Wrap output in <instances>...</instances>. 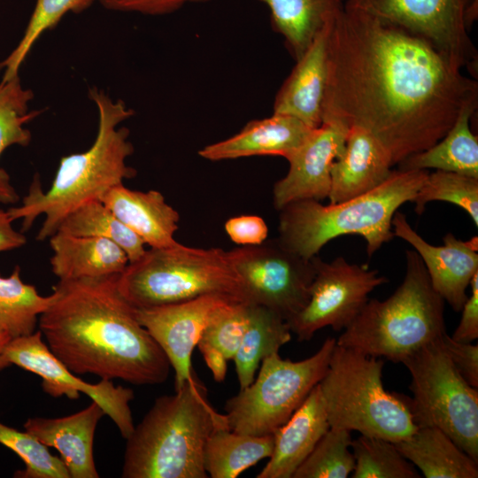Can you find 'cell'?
Wrapping results in <instances>:
<instances>
[{
  "mask_svg": "<svg viewBox=\"0 0 478 478\" xmlns=\"http://www.w3.org/2000/svg\"><path fill=\"white\" fill-rule=\"evenodd\" d=\"M473 102L477 81L425 39L346 6L332 25L322 121L366 129L393 166L437 143Z\"/></svg>",
  "mask_w": 478,
  "mask_h": 478,
  "instance_id": "6da1fadb",
  "label": "cell"
},
{
  "mask_svg": "<svg viewBox=\"0 0 478 478\" xmlns=\"http://www.w3.org/2000/svg\"><path fill=\"white\" fill-rule=\"evenodd\" d=\"M119 274L58 280L40 315L51 352L73 374L135 385L165 382L171 365L121 294Z\"/></svg>",
  "mask_w": 478,
  "mask_h": 478,
  "instance_id": "7a4b0ae2",
  "label": "cell"
},
{
  "mask_svg": "<svg viewBox=\"0 0 478 478\" xmlns=\"http://www.w3.org/2000/svg\"><path fill=\"white\" fill-rule=\"evenodd\" d=\"M89 97L98 112V128L93 144L83 152L61 158L46 192L35 176L22 204L7 210L12 221L22 220V232L43 214L45 219L36 236L39 241L54 235L73 210L89 201L100 200L110 189L136 174L126 163L134 152L128 141L129 130L119 127L134 115V111L122 100H113L96 87L89 89Z\"/></svg>",
  "mask_w": 478,
  "mask_h": 478,
  "instance_id": "3957f363",
  "label": "cell"
},
{
  "mask_svg": "<svg viewBox=\"0 0 478 478\" xmlns=\"http://www.w3.org/2000/svg\"><path fill=\"white\" fill-rule=\"evenodd\" d=\"M227 424L195 377L158 397L126 439L123 478H206L204 450L212 432Z\"/></svg>",
  "mask_w": 478,
  "mask_h": 478,
  "instance_id": "277c9868",
  "label": "cell"
},
{
  "mask_svg": "<svg viewBox=\"0 0 478 478\" xmlns=\"http://www.w3.org/2000/svg\"><path fill=\"white\" fill-rule=\"evenodd\" d=\"M428 170H393L381 185L349 200L324 205L315 199L289 203L278 212L279 240L305 259H311L329 241L358 235L372 257L393 239L392 219L398 208L413 202Z\"/></svg>",
  "mask_w": 478,
  "mask_h": 478,
  "instance_id": "5b68a950",
  "label": "cell"
},
{
  "mask_svg": "<svg viewBox=\"0 0 478 478\" xmlns=\"http://www.w3.org/2000/svg\"><path fill=\"white\" fill-rule=\"evenodd\" d=\"M405 258L402 283L385 300L368 299L339 335L337 345L402 363L446 333L444 300L433 289L419 254L406 251Z\"/></svg>",
  "mask_w": 478,
  "mask_h": 478,
  "instance_id": "8992f818",
  "label": "cell"
},
{
  "mask_svg": "<svg viewBox=\"0 0 478 478\" xmlns=\"http://www.w3.org/2000/svg\"><path fill=\"white\" fill-rule=\"evenodd\" d=\"M118 287L136 308L220 295L246 302L243 281L228 252L193 248L179 243L150 248L119 274Z\"/></svg>",
  "mask_w": 478,
  "mask_h": 478,
  "instance_id": "52a82bcc",
  "label": "cell"
},
{
  "mask_svg": "<svg viewBox=\"0 0 478 478\" xmlns=\"http://www.w3.org/2000/svg\"><path fill=\"white\" fill-rule=\"evenodd\" d=\"M382 368L377 358L335 343L319 382L330 428L393 443L417 429L403 396L384 389Z\"/></svg>",
  "mask_w": 478,
  "mask_h": 478,
  "instance_id": "ba28073f",
  "label": "cell"
},
{
  "mask_svg": "<svg viewBox=\"0 0 478 478\" xmlns=\"http://www.w3.org/2000/svg\"><path fill=\"white\" fill-rule=\"evenodd\" d=\"M442 336L403 360L413 395L403 399L417 428L441 429L478 462V390L457 371Z\"/></svg>",
  "mask_w": 478,
  "mask_h": 478,
  "instance_id": "9c48e42d",
  "label": "cell"
},
{
  "mask_svg": "<svg viewBox=\"0 0 478 478\" xmlns=\"http://www.w3.org/2000/svg\"><path fill=\"white\" fill-rule=\"evenodd\" d=\"M335 343V338L328 337L316 353L300 361L283 359L279 352L266 357L257 378L227 400L228 428L247 435H273L321 381Z\"/></svg>",
  "mask_w": 478,
  "mask_h": 478,
  "instance_id": "30bf717a",
  "label": "cell"
},
{
  "mask_svg": "<svg viewBox=\"0 0 478 478\" xmlns=\"http://www.w3.org/2000/svg\"><path fill=\"white\" fill-rule=\"evenodd\" d=\"M227 252L247 303L265 306L287 322L308 303L315 275L312 258H303L278 237Z\"/></svg>",
  "mask_w": 478,
  "mask_h": 478,
  "instance_id": "8fae6325",
  "label": "cell"
},
{
  "mask_svg": "<svg viewBox=\"0 0 478 478\" xmlns=\"http://www.w3.org/2000/svg\"><path fill=\"white\" fill-rule=\"evenodd\" d=\"M344 6L425 39L461 69L477 70L468 35L477 0H344Z\"/></svg>",
  "mask_w": 478,
  "mask_h": 478,
  "instance_id": "7c38bea8",
  "label": "cell"
},
{
  "mask_svg": "<svg viewBox=\"0 0 478 478\" xmlns=\"http://www.w3.org/2000/svg\"><path fill=\"white\" fill-rule=\"evenodd\" d=\"M315 275L306 305L287 323L298 341L310 340L316 331L331 327L343 330L368 301V295L388 282L378 270L367 265L347 262L338 257L325 262L312 258Z\"/></svg>",
  "mask_w": 478,
  "mask_h": 478,
  "instance_id": "4fadbf2b",
  "label": "cell"
},
{
  "mask_svg": "<svg viewBox=\"0 0 478 478\" xmlns=\"http://www.w3.org/2000/svg\"><path fill=\"white\" fill-rule=\"evenodd\" d=\"M3 356L10 365L40 376L43 391L50 397L77 399L83 393L103 408L124 439L132 433L135 425L129 403L134 391L115 386L111 380H101L98 383L81 380L51 352L40 330L11 339Z\"/></svg>",
  "mask_w": 478,
  "mask_h": 478,
  "instance_id": "5bb4252c",
  "label": "cell"
},
{
  "mask_svg": "<svg viewBox=\"0 0 478 478\" xmlns=\"http://www.w3.org/2000/svg\"><path fill=\"white\" fill-rule=\"evenodd\" d=\"M232 300L236 299L204 295L173 304L136 308L138 320L162 349L174 371L175 390L195 378L191 356L210 316L219 306Z\"/></svg>",
  "mask_w": 478,
  "mask_h": 478,
  "instance_id": "9a60e30c",
  "label": "cell"
},
{
  "mask_svg": "<svg viewBox=\"0 0 478 478\" xmlns=\"http://www.w3.org/2000/svg\"><path fill=\"white\" fill-rule=\"evenodd\" d=\"M349 129L339 120H323L287 159L289 170L273 188V203L277 211L297 200L328 198L332 165L344 152Z\"/></svg>",
  "mask_w": 478,
  "mask_h": 478,
  "instance_id": "2e32d148",
  "label": "cell"
},
{
  "mask_svg": "<svg viewBox=\"0 0 478 478\" xmlns=\"http://www.w3.org/2000/svg\"><path fill=\"white\" fill-rule=\"evenodd\" d=\"M395 236L412 245L420 257L433 289L455 312H460L467 298L466 289L478 272L477 237L468 241L448 233L442 246L425 241L397 212L392 219Z\"/></svg>",
  "mask_w": 478,
  "mask_h": 478,
  "instance_id": "e0dca14e",
  "label": "cell"
},
{
  "mask_svg": "<svg viewBox=\"0 0 478 478\" xmlns=\"http://www.w3.org/2000/svg\"><path fill=\"white\" fill-rule=\"evenodd\" d=\"M105 415L92 401L86 408L60 418H28L24 429L46 447L55 448L70 478H98L93 443L96 428Z\"/></svg>",
  "mask_w": 478,
  "mask_h": 478,
  "instance_id": "ac0fdd59",
  "label": "cell"
},
{
  "mask_svg": "<svg viewBox=\"0 0 478 478\" xmlns=\"http://www.w3.org/2000/svg\"><path fill=\"white\" fill-rule=\"evenodd\" d=\"M314 129L293 116L274 112L247 123L229 138L204 146L198 155L211 161L251 156H281L288 159Z\"/></svg>",
  "mask_w": 478,
  "mask_h": 478,
  "instance_id": "d6986e66",
  "label": "cell"
},
{
  "mask_svg": "<svg viewBox=\"0 0 478 478\" xmlns=\"http://www.w3.org/2000/svg\"><path fill=\"white\" fill-rule=\"evenodd\" d=\"M329 428L318 383L290 418L273 434V452L257 478H292Z\"/></svg>",
  "mask_w": 478,
  "mask_h": 478,
  "instance_id": "ffe728a7",
  "label": "cell"
},
{
  "mask_svg": "<svg viewBox=\"0 0 478 478\" xmlns=\"http://www.w3.org/2000/svg\"><path fill=\"white\" fill-rule=\"evenodd\" d=\"M382 144L366 129L351 126L343 156L332 165L329 204H337L371 191L393 170Z\"/></svg>",
  "mask_w": 478,
  "mask_h": 478,
  "instance_id": "44dd1931",
  "label": "cell"
},
{
  "mask_svg": "<svg viewBox=\"0 0 478 478\" xmlns=\"http://www.w3.org/2000/svg\"><path fill=\"white\" fill-rule=\"evenodd\" d=\"M331 27L323 30L297 60L274 103V113L293 116L312 128H318L322 123Z\"/></svg>",
  "mask_w": 478,
  "mask_h": 478,
  "instance_id": "7402d4cb",
  "label": "cell"
},
{
  "mask_svg": "<svg viewBox=\"0 0 478 478\" xmlns=\"http://www.w3.org/2000/svg\"><path fill=\"white\" fill-rule=\"evenodd\" d=\"M100 201L150 248L176 244L179 213L158 190L139 191L124 184L110 189Z\"/></svg>",
  "mask_w": 478,
  "mask_h": 478,
  "instance_id": "603a6c76",
  "label": "cell"
},
{
  "mask_svg": "<svg viewBox=\"0 0 478 478\" xmlns=\"http://www.w3.org/2000/svg\"><path fill=\"white\" fill-rule=\"evenodd\" d=\"M50 245L51 270L59 280L120 274L129 263L126 252L106 238L57 231Z\"/></svg>",
  "mask_w": 478,
  "mask_h": 478,
  "instance_id": "cb8c5ba5",
  "label": "cell"
},
{
  "mask_svg": "<svg viewBox=\"0 0 478 478\" xmlns=\"http://www.w3.org/2000/svg\"><path fill=\"white\" fill-rule=\"evenodd\" d=\"M394 443L426 478L478 477V462L437 428H417L410 436Z\"/></svg>",
  "mask_w": 478,
  "mask_h": 478,
  "instance_id": "d4e9b609",
  "label": "cell"
},
{
  "mask_svg": "<svg viewBox=\"0 0 478 478\" xmlns=\"http://www.w3.org/2000/svg\"><path fill=\"white\" fill-rule=\"evenodd\" d=\"M258 1L269 8L275 29L284 37L296 60L344 9V0Z\"/></svg>",
  "mask_w": 478,
  "mask_h": 478,
  "instance_id": "484cf974",
  "label": "cell"
},
{
  "mask_svg": "<svg viewBox=\"0 0 478 478\" xmlns=\"http://www.w3.org/2000/svg\"><path fill=\"white\" fill-rule=\"evenodd\" d=\"M473 102L460 111L446 135L431 147L412 154L398 164L399 170H436L478 178V137L470 128L477 108Z\"/></svg>",
  "mask_w": 478,
  "mask_h": 478,
  "instance_id": "4316f807",
  "label": "cell"
},
{
  "mask_svg": "<svg viewBox=\"0 0 478 478\" xmlns=\"http://www.w3.org/2000/svg\"><path fill=\"white\" fill-rule=\"evenodd\" d=\"M273 449V435L242 434L223 424L212 432L205 443L204 467L212 478H235L259 460L269 458Z\"/></svg>",
  "mask_w": 478,
  "mask_h": 478,
  "instance_id": "83f0119b",
  "label": "cell"
},
{
  "mask_svg": "<svg viewBox=\"0 0 478 478\" xmlns=\"http://www.w3.org/2000/svg\"><path fill=\"white\" fill-rule=\"evenodd\" d=\"M289 324L272 310L250 303L249 320L233 360L239 389L249 386L261 361L291 340Z\"/></svg>",
  "mask_w": 478,
  "mask_h": 478,
  "instance_id": "f1b7e54d",
  "label": "cell"
},
{
  "mask_svg": "<svg viewBox=\"0 0 478 478\" xmlns=\"http://www.w3.org/2000/svg\"><path fill=\"white\" fill-rule=\"evenodd\" d=\"M250 303L232 300L219 306L207 320L197 347L214 380H225L227 362L233 359L249 320Z\"/></svg>",
  "mask_w": 478,
  "mask_h": 478,
  "instance_id": "f546056e",
  "label": "cell"
},
{
  "mask_svg": "<svg viewBox=\"0 0 478 478\" xmlns=\"http://www.w3.org/2000/svg\"><path fill=\"white\" fill-rule=\"evenodd\" d=\"M34 92L25 88L19 75L0 82V156L12 145L27 146L32 139L26 125L40 115L41 111H29ZM19 196L11 183L9 173L0 167V203L14 204Z\"/></svg>",
  "mask_w": 478,
  "mask_h": 478,
  "instance_id": "4dcf8cb0",
  "label": "cell"
},
{
  "mask_svg": "<svg viewBox=\"0 0 478 478\" xmlns=\"http://www.w3.org/2000/svg\"><path fill=\"white\" fill-rule=\"evenodd\" d=\"M58 231L76 236L109 239L127 254L129 263L138 260L146 251L145 243L123 224L100 200H92L70 212Z\"/></svg>",
  "mask_w": 478,
  "mask_h": 478,
  "instance_id": "1f68e13d",
  "label": "cell"
},
{
  "mask_svg": "<svg viewBox=\"0 0 478 478\" xmlns=\"http://www.w3.org/2000/svg\"><path fill=\"white\" fill-rule=\"evenodd\" d=\"M52 299V294L41 296L34 285L23 282L17 266L10 276H0V329L12 339L34 333Z\"/></svg>",
  "mask_w": 478,
  "mask_h": 478,
  "instance_id": "d6a6232c",
  "label": "cell"
},
{
  "mask_svg": "<svg viewBox=\"0 0 478 478\" xmlns=\"http://www.w3.org/2000/svg\"><path fill=\"white\" fill-rule=\"evenodd\" d=\"M96 0H36L24 34L16 47L0 62L2 81L19 75V68L41 35L54 28L68 12L80 13Z\"/></svg>",
  "mask_w": 478,
  "mask_h": 478,
  "instance_id": "836d02e7",
  "label": "cell"
},
{
  "mask_svg": "<svg viewBox=\"0 0 478 478\" xmlns=\"http://www.w3.org/2000/svg\"><path fill=\"white\" fill-rule=\"evenodd\" d=\"M352 478H420L414 466L391 441L360 435L351 442Z\"/></svg>",
  "mask_w": 478,
  "mask_h": 478,
  "instance_id": "e575fe53",
  "label": "cell"
},
{
  "mask_svg": "<svg viewBox=\"0 0 478 478\" xmlns=\"http://www.w3.org/2000/svg\"><path fill=\"white\" fill-rule=\"evenodd\" d=\"M351 431L329 428L292 478H346L353 471Z\"/></svg>",
  "mask_w": 478,
  "mask_h": 478,
  "instance_id": "d590c367",
  "label": "cell"
},
{
  "mask_svg": "<svg viewBox=\"0 0 478 478\" xmlns=\"http://www.w3.org/2000/svg\"><path fill=\"white\" fill-rule=\"evenodd\" d=\"M431 201L459 206L478 227V178L441 170L428 173L413 200L416 213L421 214Z\"/></svg>",
  "mask_w": 478,
  "mask_h": 478,
  "instance_id": "8d00e7d4",
  "label": "cell"
},
{
  "mask_svg": "<svg viewBox=\"0 0 478 478\" xmlns=\"http://www.w3.org/2000/svg\"><path fill=\"white\" fill-rule=\"evenodd\" d=\"M0 443L17 454L25 467L18 470V478H70L61 459L29 433L0 422Z\"/></svg>",
  "mask_w": 478,
  "mask_h": 478,
  "instance_id": "74e56055",
  "label": "cell"
},
{
  "mask_svg": "<svg viewBox=\"0 0 478 478\" xmlns=\"http://www.w3.org/2000/svg\"><path fill=\"white\" fill-rule=\"evenodd\" d=\"M442 342L453 366L472 387L478 389V345L460 343L444 333Z\"/></svg>",
  "mask_w": 478,
  "mask_h": 478,
  "instance_id": "f35d334b",
  "label": "cell"
},
{
  "mask_svg": "<svg viewBox=\"0 0 478 478\" xmlns=\"http://www.w3.org/2000/svg\"><path fill=\"white\" fill-rule=\"evenodd\" d=\"M224 227L230 240L241 246L260 244L268 236V227L258 215L232 217L226 221Z\"/></svg>",
  "mask_w": 478,
  "mask_h": 478,
  "instance_id": "ab89813d",
  "label": "cell"
},
{
  "mask_svg": "<svg viewBox=\"0 0 478 478\" xmlns=\"http://www.w3.org/2000/svg\"><path fill=\"white\" fill-rule=\"evenodd\" d=\"M111 11L163 15L177 11L189 0H96Z\"/></svg>",
  "mask_w": 478,
  "mask_h": 478,
  "instance_id": "60d3db41",
  "label": "cell"
},
{
  "mask_svg": "<svg viewBox=\"0 0 478 478\" xmlns=\"http://www.w3.org/2000/svg\"><path fill=\"white\" fill-rule=\"evenodd\" d=\"M471 295L461 308V319L451 337L460 343H472L478 338V272L471 281Z\"/></svg>",
  "mask_w": 478,
  "mask_h": 478,
  "instance_id": "b9f144b4",
  "label": "cell"
},
{
  "mask_svg": "<svg viewBox=\"0 0 478 478\" xmlns=\"http://www.w3.org/2000/svg\"><path fill=\"white\" fill-rule=\"evenodd\" d=\"M7 211L0 209V252L19 248L26 244V236L12 226Z\"/></svg>",
  "mask_w": 478,
  "mask_h": 478,
  "instance_id": "7bdbcfd3",
  "label": "cell"
},
{
  "mask_svg": "<svg viewBox=\"0 0 478 478\" xmlns=\"http://www.w3.org/2000/svg\"><path fill=\"white\" fill-rule=\"evenodd\" d=\"M11 339L12 338L7 333L0 329V370H3L11 366L3 356L4 349Z\"/></svg>",
  "mask_w": 478,
  "mask_h": 478,
  "instance_id": "ee69618b",
  "label": "cell"
},
{
  "mask_svg": "<svg viewBox=\"0 0 478 478\" xmlns=\"http://www.w3.org/2000/svg\"><path fill=\"white\" fill-rule=\"evenodd\" d=\"M208 0H189V2H205Z\"/></svg>",
  "mask_w": 478,
  "mask_h": 478,
  "instance_id": "f6af8a7d",
  "label": "cell"
}]
</instances>
